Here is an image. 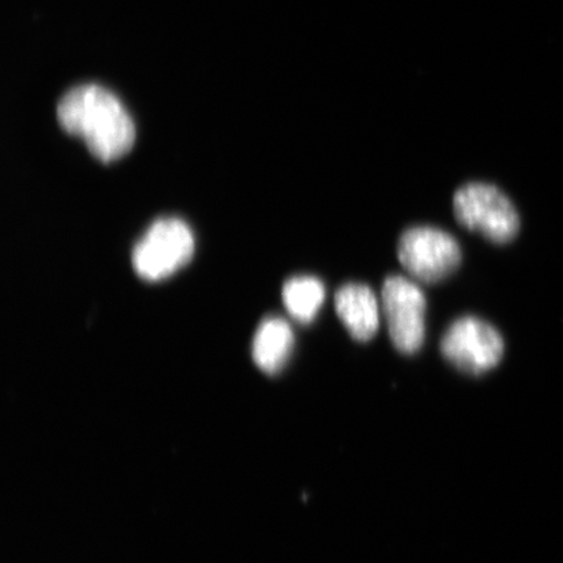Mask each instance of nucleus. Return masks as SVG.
I'll return each mask as SVG.
<instances>
[{
  "instance_id": "obj_1",
  "label": "nucleus",
  "mask_w": 563,
  "mask_h": 563,
  "mask_svg": "<svg viewBox=\"0 0 563 563\" xmlns=\"http://www.w3.org/2000/svg\"><path fill=\"white\" fill-rule=\"evenodd\" d=\"M62 129L86 141L102 162L124 156L135 143V124L110 90L87 84L67 91L56 109Z\"/></svg>"
},
{
  "instance_id": "obj_2",
  "label": "nucleus",
  "mask_w": 563,
  "mask_h": 563,
  "mask_svg": "<svg viewBox=\"0 0 563 563\" xmlns=\"http://www.w3.org/2000/svg\"><path fill=\"white\" fill-rule=\"evenodd\" d=\"M453 209L462 228L492 243H510L519 234L520 218L516 206L490 183L470 181L457 188Z\"/></svg>"
},
{
  "instance_id": "obj_3",
  "label": "nucleus",
  "mask_w": 563,
  "mask_h": 563,
  "mask_svg": "<svg viewBox=\"0 0 563 563\" xmlns=\"http://www.w3.org/2000/svg\"><path fill=\"white\" fill-rule=\"evenodd\" d=\"M397 255L408 276L424 285L441 284L462 263V249L456 239L428 224L406 229L398 239Z\"/></svg>"
},
{
  "instance_id": "obj_4",
  "label": "nucleus",
  "mask_w": 563,
  "mask_h": 563,
  "mask_svg": "<svg viewBox=\"0 0 563 563\" xmlns=\"http://www.w3.org/2000/svg\"><path fill=\"white\" fill-rule=\"evenodd\" d=\"M505 351L504 338L492 323L476 316H463L442 336L446 361L467 375L481 376L497 367Z\"/></svg>"
},
{
  "instance_id": "obj_5",
  "label": "nucleus",
  "mask_w": 563,
  "mask_h": 563,
  "mask_svg": "<svg viewBox=\"0 0 563 563\" xmlns=\"http://www.w3.org/2000/svg\"><path fill=\"white\" fill-rule=\"evenodd\" d=\"M194 251V235L187 224L176 218H162L135 246L132 263L141 278L159 280L185 266Z\"/></svg>"
},
{
  "instance_id": "obj_6",
  "label": "nucleus",
  "mask_w": 563,
  "mask_h": 563,
  "mask_svg": "<svg viewBox=\"0 0 563 563\" xmlns=\"http://www.w3.org/2000/svg\"><path fill=\"white\" fill-rule=\"evenodd\" d=\"M382 309L390 340L399 352L412 355L426 340L427 299L417 282L389 276L382 288Z\"/></svg>"
},
{
  "instance_id": "obj_7",
  "label": "nucleus",
  "mask_w": 563,
  "mask_h": 563,
  "mask_svg": "<svg viewBox=\"0 0 563 563\" xmlns=\"http://www.w3.org/2000/svg\"><path fill=\"white\" fill-rule=\"evenodd\" d=\"M338 317L357 342H368L379 328L382 308L372 288L357 282H350L338 288L334 297Z\"/></svg>"
},
{
  "instance_id": "obj_8",
  "label": "nucleus",
  "mask_w": 563,
  "mask_h": 563,
  "mask_svg": "<svg viewBox=\"0 0 563 563\" xmlns=\"http://www.w3.org/2000/svg\"><path fill=\"white\" fill-rule=\"evenodd\" d=\"M294 332L279 317H269L262 322L253 340V358L267 375H276L285 367L294 347Z\"/></svg>"
},
{
  "instance_id": "obj_9",
  "label": "nucleus",
  "mask_w": 563,
  "mask_h": 563,
  "mask_svg": "<svg viewBox=\"0 0 563 563\" xmlns=\"http://www.w3.org/2000/svg\"><path fill=\"white\" fill-rule=\"evenodd\" d=\"M325 297V285L312 276L288 279L282 290V298H284L288 313L301 323H309L316 319Z\"/></svg>"
}]
</instances>
